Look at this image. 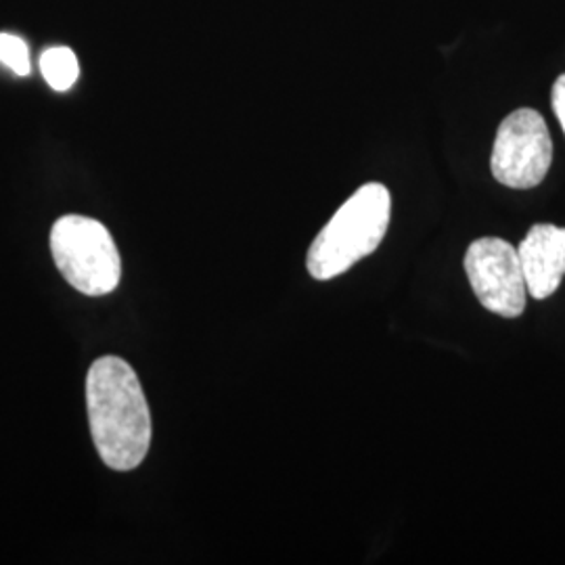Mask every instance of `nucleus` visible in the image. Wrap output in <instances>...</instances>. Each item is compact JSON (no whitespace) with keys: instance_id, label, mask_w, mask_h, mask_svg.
Masks as SVG:
<instances>
[{"instance_id":"obj_7","label":"nucleus","mask_w":565,"mask_h":565,"mask_svg":"<svg viewBox=\"0 0 565 565\" xmlns=\"http://www.w3.org/2000/svg\"><path fill=\"white\" fill-rule=\"evenodd\" d=\"M41 72L51 88L70 90L81 76V65L74 51L65 46H55L44 51L41 57Z\"/></svg>"},{"instance_id":"obj_4","label":"nucleus","mask_w":565,"mask_h":565,"mask_svg":"<svg viewBox=\"0 0 565 565\" xmlns=\"http://www.w3.org/2000/svg\"><path fill=\"white\" fill-rule=\"evenodd\" d=\"M553 162V142L546 121L534 109H518L501 121L490 168L509 189H532L545 181Z\"/></svg>"},{"instance_id":"obj_5","label":"nucleus","mask_w":565,"mask_h":565,"mask_svg":"<svg viewBox=\"0 0 565 565\" xmlns=\"http://www.w3.org/2000/svg\"><path fill=\"white\" fill-rule=\"evenodd\" d=\"M465 273L486 310L505 319L524 315L527 287L520 254L511 243L499 237L471 243L465 256Z\"/></svg>"},{"instance_id":"obj_2","label":"nucleus","mask_w":565,"mask_h":565,"mask_svg":"<svg viewBox=\"0 0 565 565\" xmlns=\"http://www.w3.org/2000/svg\"><path fill=\"white\" fill-rule=\"evenodd\" d=\"M392 216V195L382 182H366L308 249L306 266L317 281H329L371 256L384 242Z\"/></svg>"},{"instance_id":"obj_3","label":"nucleus","mask_w":565,"mask_h":565,"mask_svg":"<svg viewBox=\"0 0 565 565\" xmlns=\"http://www.w3.org/2000/svg\"><path fill=\"white\" fill-rule=\"evenodd\" d=\"M51 249L63 279L84 296H105L118 287L120 254L99 221L63 216L53 226Z\"/></svg>"},{"instance_id":"obj_9","label":"nucleus","mask_w":565,"mask_h":565,"mask_svg":"<svg viewBox=\"0 0 565 565\" xmlns=\"http://www.w3.org/2000/svg\"><path fill=\"white\" fill-rule=\"evenodd\" d=\"M553 111L565 132V74L553 84Z\"/></svg>"},{"instance_id":"obj_8","label":"nucleus","mask_w":565,"mask_h":565,"mask_svg":"<svg viewBox=\"0 0 565 565\" xmlns=\"http://www.w3.org/2000/svg\"><path fill=\"white\" fill-rule=\"evenodd\" d=\"M0 63H4L18 76L30 74L28 44L15 34H0Z\"/></svg>"},{"instance_id":"obj_1","label":"nucleus","mask_w":565,"mask_h":565,"mask_svg":"<svg viewBox=\"0 0 565 565\" xmlns=\"http://www.w3.org/2000/svg\"><path fill=\"white\" fill-rule=\"evenodd\" d=\"M90 434L103 463L130 471L151 446V413L135 369L118 356H103L86 377Z\"/></svg>"},{"instance_id":"obj_6","label":"nucleus","mask_w":565,"mask_h":565,"mask_svg":"<svg viewBox=\"0 0 565 565\" xmlns=\"http://www.w3.org/2000/svg\"><path fill=\"white\" fill-rule=\"evenodd\" d=\"M527 294L534 300L553 296L565 277V228L534 224L518 249Z\"/></svg>"}]
</instances>
